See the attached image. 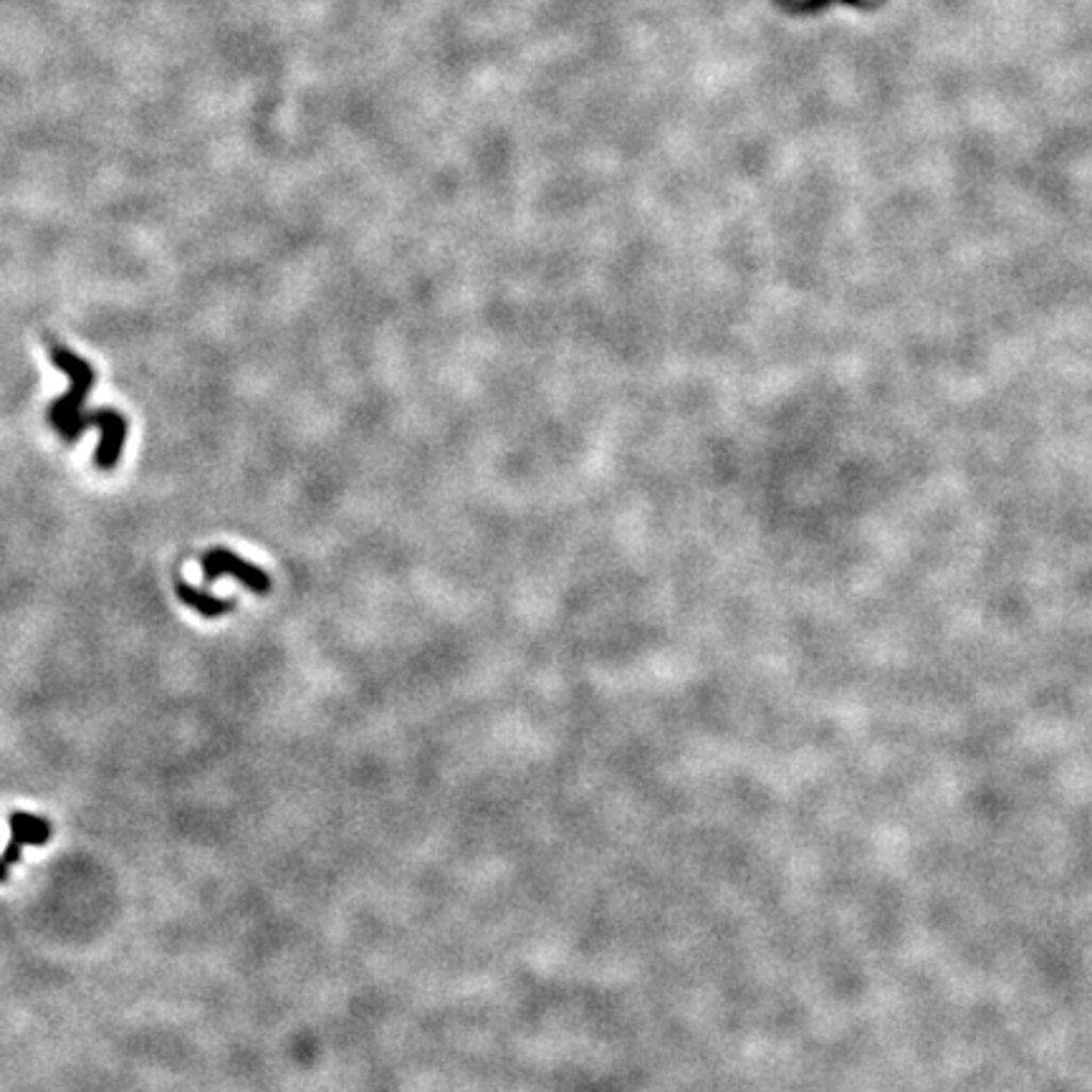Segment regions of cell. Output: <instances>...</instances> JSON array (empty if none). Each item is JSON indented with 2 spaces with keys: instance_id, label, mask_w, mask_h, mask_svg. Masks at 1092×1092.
I'll return each mask as SVG.
<instances>
[{
  "instance_id": "cell-1",
  "label": "cell",
  "mask_w": 1092,
  "mask_h": 1092,
  "mask_svg": "<svg viewBox=\"0 0 1092 1092\" xmlns=\"http://www.w3.org/2000/svg\"><path fill=\"white\" fill-rule=\"evenodd\" d=\"M49 354L53 367L71 380L69 393L51 400L49 423L66 443H73L92 428V413H86L84 404L86 397H89L94 390V382H97V373H94V367L84 360V357L71 352V349L61 342H49Z\"/></svg>"
},
{
  "instance_id": "cell-2",
  "label": "cell",
  "mask_w": 1092,
  "mask_h": 1092,
  "mask_svg": "<svg viewBox=\"0 0 1092 1092\" xmlns=\"http://www.w3.org/2000/svg\"><path fill=\"white\" fill-rule=\"evenodd\" d=\"M200 564L205 582H218L220 577H233L238 579L246 590H251L253 595L263 597L271 592V577H268L261 566H255L253 562H248V559L235 555V551L211 549L200 557Z\"/></svg>"
},
{
  "instance_id": "cell-3",
  "label": "cell",
  "mask_w": 1092,
  "mask_h": 1092,
  "mask_svg": "<svg viewBox=\"0 0 1092 1092\" xmlns=\"http://www.w3.org/2000/svg\"><path fill=\"white\" fill-rule=\"evenodd\" d=\"M92 428L99 430V445L97 453H94V465L99 470H114L117 468L121 453H125L127 433H130V425H127V417L114 408H101L97 413H92Z\"/></svg>"
},
{
  "instance_id": "cell-4",
  "label": "cell",
  "mask_w": 1092,
  "mask_h": 1092,
  "mask_svg": "<svg viewBox=\"0 0 1092 1092\" xmlns=\"http://www.w3.org/2000/svg\"><path fill=\"white\" fill-rule=\"evenodd\" d=\"M51 838V825L46 820L36 817V814L16 812L11 814V842L5 847V853L0 855V860L5 865H13V862L20 860V853H23V845H44Z\"/></svg>"
},
{
  "instance_id": "cell-5",
  "label": "cell",
  "mask_w": 1092,
  "mask_h": 1092,
  "mask_svg": "<svg viewBox=\"0 0 1092 1092\" xmlns=\"http://www.w3.org/2000/svg\"><path fill=\"white\" fill-rule=\"evenodd\" d=\"M175 595L180 597V602H185L191 610H195L202 617H222V615H228V612H233V607L238 605V599L235 597H228V599L213 597V595H208V592H202L200 586L185 582V579H175Z\"/></svg>"
},
{
  "instance_id": "cell-6",
  "label": "cell",
  "mask_w": 1092,
  "mask_h": 1092,
  "mask_svg": "<svg viewBox=\"0 0 1092 1092\" xmlns=\"http://www.w3.org/2000/svg\"><path fill=\"white\" fill-rule=\"evenodd\" d=\"M5 878H9V865H5V862L0 860V882H3Z\"/></svg>"
}]
</instances>
